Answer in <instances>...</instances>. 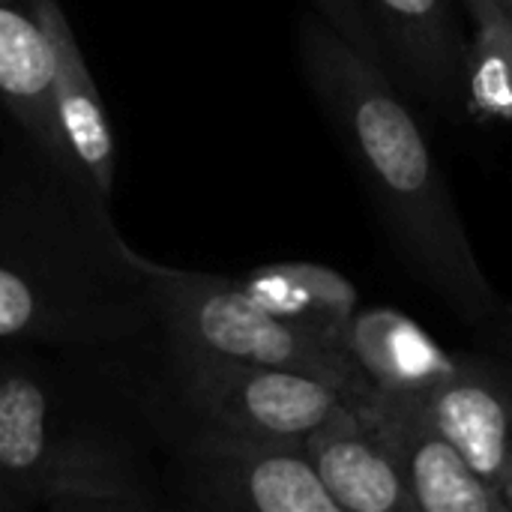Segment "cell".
Returning a JSON list of instances; mask_svg holds the SVG:
<instances>
[{"instance_id":"1","label":"cell","mask_w":512,"mask_h":512,"mask_svg":"<svg viewBox=\"0 0 512 512\" xmlns=\"http://www.w3.org/2000/svg\"><path fill=\"white\" fill-rule=\"evenodd\" d=\"M150 333V279L111 207L12 129L0 156V348L120 354Z\"/></svg>"},{"instance_id":"2","label":"cell","mask_w":512,"mask_h":512,"mask_svg":"<svg viewBox=\"0 0 512 512\" xmlns=\"http://www.w3.org/2000/svg\"><path fill=\"white\" fill-rule=\"evenodd\" d=\"M297 60L402 267L459 324L480 327L504 297L477 261L450 183L408 96L315 9L300 18Z\"/></svg>"},{"instance_id":"3","label":"cell","mask_w":512,"mask_h":512,"mask_svg":"<svg viewBox=\"0 0 512 512\" xmlns=\"http://www.w3.org/2000/svg\"><path fill=\"white\" fill-rule=\"evenodd\" d=\"M0 489L21 507L150 512L156 471L129 417L57 366L6 348L0 366Z\"/></svg>"},{"instance_id":"4","label":"cell","mask_w":512,"mask_h":512,"mask_svg":"<svg viewBox=\"0 0 512 512\" xmlns=\"http://www.w3.org/2000/svg\"><path fill=\"white\" fill-rule=\"evenodd\" d=\"M132 387L150 432L177 456L306 441L345 402L342 390L318 375L249 363H162L153 384Z\"/></svg>"},{"instance_id":"5","label":"cell","mask_w":512,"mask_h":512,"mask_svg":"<svg viewBox=\"0 0 512 512\" xmlns=\"http://www.w3.org/2000/svg\"><path fill=\"white\" fill-rule=\"evenodd\" d=\"M153 303V333L162 363H249L318 375L345 402L366 390L348 354L333 351L273 315L243 279L165 267L144 258Z\"/></svg>"},{"instance_id":"6","label":"cell","mask_w":512,"mask_h":512,"mask_svg":"<svg viewBox=\"0 0 512 512\" xmlns=\"http://www.w3.org/2000/svg\"><path fill=\"white\" fill-rule=\"evenodd\" d=\"M177 504L201 512H339L306 441L240 444L177 456Z\"/></svg>"},{"instance_id":"7","label":"cell","mask_w":512,"mask_h":512,"mask_svg":"<svg viewBox=\"0 0 512 512\" xmlns=\"http://www.w3.org/2000/svg\"><path fill=\"white\" fill-rule=\"evenodd\" d=\"M384 72L408 96L453 123L468 111V33L453 0H360Z\"/></svg>"},{"instance_id":"8","label":"cell","mask_w":512,"mask_h":512,"mask_svg":"<svg viewBox=\"0 0 512 512\" xmlns=\"http://www.w3.org/2000/svg\"><path fill=\"white\" fill-rule=\"evenodd\" d=\"M345 405L384 444L417 512H507L498 489L432 426L414 393L366 387Z\"/></svg>"},{"instance_id":"9","label":"cell","mask_w":512,"mask_h":512,"mask_svg":"<svg viewBox=\"0 0 512 512\" xmlns=\"http://www.w3.org/2000/svg\"><path fill=\"white\" fill-rule=\"evenodd\" d=\"M432 426L504 498L512 512V363L474 348L423 390H414Z\"/></svg>"},{"instance_id":"10","label":"cell","mask_w":512,"mask_h":512,"mask_svg":"<svg viewBox=\"0 0 512 512\" xmlns=\"http://www.w3.org/2000/svg\"><path fill=\"white\" fill-rule=\"evenodd\" d=\"M30 6L48 42L51 93H54L63 138L87 186L111 207L117 144L102 108L99 87L84 63V54L78 48V39L72 33L63 6L57 0H30Z\"/></svg>"},{"instance_id":"11","label":"cell","mask_w":512,"mask_h":512,"mask_svg":"<svg viewBox=\"0 0 512 512\" xmlns=\"http://www.w3.org/2000/svg\"><path fill=\"white\" fill-rule=\"evenodd\" d=\"M0 105L57 168L84 180L57 120L48 42L30 0H0Z\"/></svg>"},{"instance_id":"12","label":"cell","mask_w":512,"mask_h":512,"mask_svg":"<svg viewBox=\"0 0 512 512\" xmlns=\"http://www.w3.org/2000/svg\"><path fill=\"white\" fill-rule=\"evenodd\" d=\"M306 453L339 512H417L396 462L345 402L306 435Z\"/></svg>"},{"instance_id":"13","label":"cell","mask_w":512,"mask_h":512,"mask_svg":"<svg viewBox=\"0 0 512 512\" xmlns=\"http://www.w3.org/2000/svg\"><path fill=\"white\" fill-rule=\"evenodd\" d=\"M246 288L282 321L315 342L345 351L360 294L351 279L321 264H270L243 276Z\"/></svg>"},{"instance_id":"14","label":"cell","mask_w":512,"mask_h":512,"mask_svg":"<svg viewBox=\"0 0 512 512\" xmlns=\"http://www.w3.org/2000/svg\"><path fill=\"white\" fill-rule=\"evenodd\" d=\"M345 351L366 387L399 393L423 390L453 363V354H444L411 318L390 309H357Z\"/></svg>"},{"instance_id":"15","label":"cell","mask_w":512,"mask_h":512,"mask_svg":"<svg viewBox=\"0 0 512 512\" xmlns=\"http://www.w3.org/2000/svg\"><path fill=\"white\" fill-rule=\"evenodd\" d=\"M471 18L468 111L471 120H512V15L501 0H459Z\"/></svg>"},{"instance_id":"16","label":"cell","mask_w":512,"mask_h":512,"mask_svg":"<svg viewBox=\"0 0 512 512\" xmlns=\"http://www.w3.org/2000/svg\"><path fill=\"white\" fill-rule=\"evenodd\" d=\"M309 6L339 33L345 36L363 57H369L375 66L384 69V60H381V48H378V39L366 21V12L360 6V0H309Z\"/></svg>"},{"instance_id":"17","label":"cell","mask_w":512,"mask_h":512,"mask_svg":"<svg viewBox=\"0 0 512 512\" xmlns=\"http://www.w3.org/2000/svg\"><path fill=\"white\" fill-rule=\"evenodd\" d=\"M471 336H474L477 348H483V351H489V354L512 363V300L504 297L501 306L480 327L471 330Z\"/></svg>"},{"instance_id":"18","label":"cell","mask_w":512,"mask_h":512,"mask_svg":"<svg viewBox=\"0 0 512 512\" xmlns=\"http://www.w3.org/2000/svg\"><path fill=\"white\" fill-rule=\"evenodd\" d=\"M9 510H21V507H18V504H15V501L0 489V512H9Z\"/></svg>"},{"instance_id":"19","label":"cell","mask_w":512,"mask_h":512,"mask_svg":"<svg viewBox=\"0 0 512 512\" xmlns=\"http://www.w3.org/2000/svg\"><path fill=\"white\" fill-rule=\"evenodd\" d=\"M501 3L507 6V12H510V15H512V0H501Z\"/></svg>"},{"instance_id":"20","label":"cell","mask_w":512,"mask_h":512,"mask_svg":"<svg viewBox=\"0 0 512 512\" xmlns=\"http://www.w3.org/2000/svg\"><path fill=\"white\" fill-rule=\"evenodd\" d=\"M3 357H6V348H0V366H3Z\"/></svg>"}]
</instances>
